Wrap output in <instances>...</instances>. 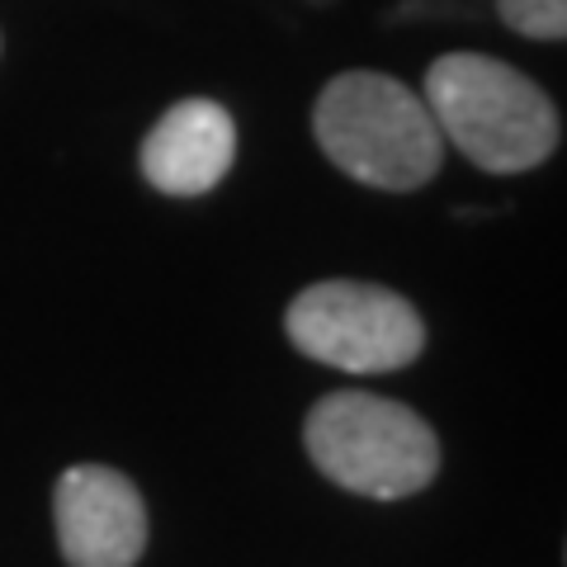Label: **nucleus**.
Returning a JSON list of instances; mask_svg holds the SVG:
<instances>
[{
  "label": "nucleus",
  "mask_w": 567,
  "mask_h": 567,
  "mask_svg": "<svg viewBox=\"0 0 567 567\" xmlns=\"http://www.w3.org/2000/svg\"><path fill=\"white\" fill-rule=\"evenodd\" d=\"M425 110L477 171L520 175L544 166L563 142L558 104L511 62L487 52H445L425 71Z\"/></svg>",
  "instance_id": "obj_1"
},
{
  "label": "nucleus",
  "mask_w": 567,
  "mask_h": 567,
  "mask_svg": "<svg viewBox=\"0 0 567 567\" xmlns=\"http://www.w3.org/2000/svg\"><path fill=\"white\" fill-rule=\"evenodd\" d=\"M312 137L336 171L388 194L431 185L445 166V137L425 100L383 71L331 76L312 104Z\"/></svg>",
  "instance_id": "obj_2"
},
{
  "label": "nucleus",
  "mask_w": 567,
  "mask_h": 567,
  "mask_svg": "<svg viewBox=\"0 0 567 567\" xmlns=\"http://www.w3.org/2000/svg\"><path fill=\"white\" fill-rule=\"evenodd\" d=\"M308 458L336 487L374 502L416 496L440 473V440L406 402L379 393H327L303 421Z\"/></svg>",
  "instance_id": "obj_3"
},
{
  "label": "nucleus",
  "mask_w": 567,
  "mask_h": 567,
  "mask_svg": "<svg viewBox=\"0 0 567 567\" xmlns=\"http://www.w3.org/2000/svg\"><path fill=\"white\" fill-rule=\"evenodd\" d=\"M289 341L346 374H393L425 350V322L402 293L364 279H322L284 312Z\"/></svg>",
  "instance_id": "obj_4"
},
{
  "label": "nucleus",
  "mask_w": 567,
  "mask_h": 567,
  "mask_svg": "<svg viewBox=\"0 0 567 567\" xmlns=\"http://www.w3.org/2000/svg\"><path fill=\"white\" fill-rule=\"evenodd\" d=\"M52 525L66 567H133L147 548V506L110 464H71L52 487Z\"/></svg>",
  "instance_id": "obj_5"
},
{
  "label": "nucleus",
  "mask_w": 567,
  "mask_h": 567,
  "mask_svg": "<svg viewBox=\"0 0 567 567\" xmlns=\"http://www.w3.org/2000/svg\"><path fill=\"white\" fill-rule=\"evenodd\" d=\"M142 175L171 199L208 194L237 162V123L218 100H181L142 137Z\"/></svg>",
  "instance_id": "obj_6"
},
{
  "label": "nucleus",
  "mask_w": 567,
  "mask_h": 567,
  "mask_svg": "<svg viewBox=\"0 0 567 567\" xmlns=\"http://www.w3.org/2000/svg\"><path fill=\"white\" fill-rule=\"evenodd\" d=\"M496 14L520 39H539V43L567 39V0H496Z\"/></svg>",
  "instance_id": "obj_7"
}]
</instances>
